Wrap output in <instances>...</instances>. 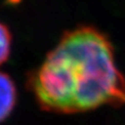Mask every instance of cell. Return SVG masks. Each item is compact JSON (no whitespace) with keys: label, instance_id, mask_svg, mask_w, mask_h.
<instances>
[{"label":"cell","instance_id":"obj_1","mask_svg":"<svg viewBox=\"0 0 125 125\" xmlns=\"http://www.w3.org/2000/svg\"><path fill=\"white\" fill-rule=\"evenodd\" d=\"M45 111L74 114L124 106L125 77L106 36L91 26L66 32L28 80Z\"/></svg>","mask_w":125,"mask_h":125},{"label":"cell","instance_id":"obj_2","mask_svg":"<svg viewBox=\"0 0 125 125\" xmlns=\"http://www.w3.org/2000/svg\"><path fill=\"white\" fill-rule=\"evenodd\" d=\"M17 103V89L11 77L0 71V123L7 119Z\"/></svg>","mask_w":125,"mask_h":125},{"label":"cell","instance_id":"obj_3","mask_svg":"<svg viewBox=\"0 0 125 125\" xmlns=\"http://www.w3.org/2000/svg\"><path fill=\"white\" fill-rule=\"evenodd\" d=\"M11 33L5 24L0 22V66L9 60L11 49Z\"/></svg>","mask_w":125,"mask_h":125}]
</instances>
